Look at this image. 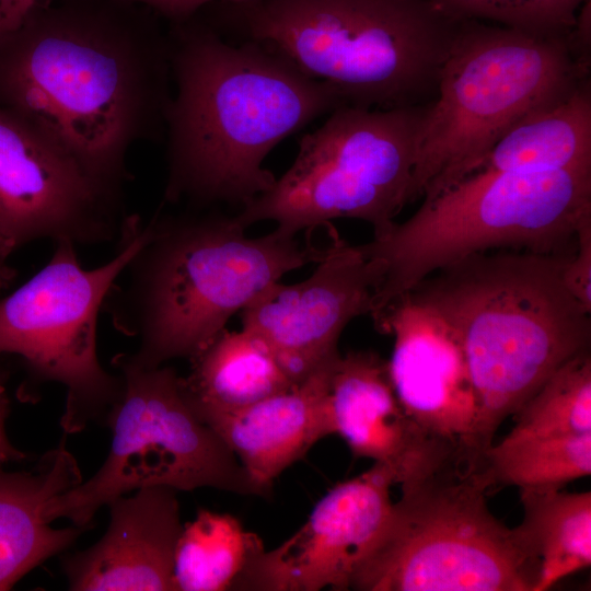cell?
<instances>
[{
  "instance_id": "1",
  "label": "cell",
  "mask_w": 591,
  "mask_h": 591,
  "mask_svg": "<svg viewBox=\"0 0 591 591\" xmlns=\"http://www.w3.org/2000/svg\"><path fill=\"white\" fill-rule=\"evenodd\" d=\"M169 33L81 0H37L0 38V105L120 199L132 144L165 134Z\"/></svg>"
},
{
  "instance_id": "2",
  "label": "cell",
  "mask_w": 591,
  "mask_h": 591,
  "mask_svg": "<svg viewBox=\"0 0 591 591\" xmlns=\"http://www.w3.org/2000/svg\"><path fill=\"white\" fill-rule=\"evenodd\" d=\"M169 32L164 198L242 208L276 182L263 166L285 138L347 105L270 45L186 20Z\"/></svg>"
},
{
  "instance_id": "3",
  "label": "cell",
  "mask_w": 591,
  "mask_h": 591,
  "mask_svg": "<svg viewBox=\"0 0 591 591\" xmlns=\"http://www.w3.org/2000/svg\"><path fill=\"white\" fill-rule=\"evenodd\" d=\"M150 233L114 285L105 304L116 328L139 339L138 368L192 359L267 287L294 269L318 263L328 243L305 242L275 229L248 237L235 217L155 218Z\"/></svg>"
},
{
  "instance_id": "4",
  "label": "cell",
  "mask_w": 591,
  "mask_h": 591,
  "mask_svg": "<svg viewBox=\"0 0 591 591\" xmlns=\"http://www.w3.org/2000/svg\"><path fill=\"white\" fill-rule=\"evenodd\" d=\"M568 254L478 253L407 292L436 311L461 343L478 399L484 452L508 416L560 366L589 349L591 313L563 280Z\"/></svg>"
},
{
  "instance_id": "5",
  "label": "cell",
  "mask_w": 591,
  "mask_h": 591,
  "mask_svg": "<svg viewBox=\"0 0 591 591\" xmlns=\"http://www.w3.org/2000/svg\"><path fill=\"white\" fill-rule=\"evenodd\" d=\"M235 40L266 43L347 105L433 102L460 20L429 0H256L223 4Z\"/></svg>"
},
{
  "instance_id": "6",
  "label": "cell",
  "mask_w": 591,
  "mask_h": 591,
  "mask_svg": "<svg viewBox=\"0 0 591 591\" xmlns=\"http://www.w3.org/2000/svg\"><path fill=\"white\" fill-rule=\"evenodd\" d=\"M589 69L570 36L461 20L419 135L407 204L474 173L511 126L567 96Z\"/></svg>"
},
{
  "instance_id": "7",
  "label": "cell",
  "mask_w": 591,
  "mask_h": 591,
  "mask_svg": "<svg viewBox=\"0 0 591 591\" xmlns=\"http://www.w3.org/2000/svg\"><path fill=\"white\" fill-rule=\"evenodd\" d=\"M591 213V171L486 172L422 200L403 223L357 245L384 265L373 321L434 271L493 248L568 254Z\"/></svg>"
},
{
  "instance_id": "8",
  "label": "cell",
  "mask_w": 591,
  "mask_h": 591,
  "mask_svg": "<svg viewBox=\"0 0 591 591\" xmlns=\"http://www.w3.org/2000/svg\"><path fill=\"white\" fill-rule=\"evenodd\" d=\"M354 576L359 591H534L537 573L489 510L483 467L457 462L409 477Z\"/></svg>"
},
{
  "instance_id": "9",
  "label": "cell",
  "mask_w": 591,
  "mask_h": 591,
  "mask_svg": "<svg viewBox=\"0 0 591 591\" xmlns=\"http://www.w3.org/2000/svg\"><path fill=\"white\" fill-rule=\"evenodd\" d=\"M431 103L376 109L343 105L299 140L292 165L235 217L245 229L271 220L297 235L336 218L384 233L407 205L419 135Z\"/></svg>"
},
{
  "instance_id": "10",
  "label": "cell",
  "mask_w": 591,
  "mask_h": 591,
  "mask_svg": "<svg viewBox=\"0 0 591 591\" xmlns=\"http://www.w3.org/2000/svg\"><path fill=\"white\" fill-rule=\"evenodd\" d=\"M115 363L121 390L106 415L113 432L107 459L90 479L48 501L45 514L50 522L66 518L85 529L102 506L151 486L268 497L198 417L175 370L138 368L119 355Z\"/></svg>"
},
{
  "instance_id": "11",
  "label": "cell",
  "mask_w": 591,
  "mask_h": 591,
  "mask_svg": "<svg viewBox=\"0 0 591 591\" xmlns=\"http://www.w3.org/2000/svg\"><path fill=\"white\" fill-rule=\"evenodd\" d=\"M149 233V222L125 217L117 253L96 268L82 267L71 241L54 242L49 262L0 301V354L20 356L37 380L66 387V433L107 415L120 393L121 378L99 361L97 316Z\"/></svg>"
},
{
  "instance_id": "12",
  "label": "cell",
  "mask_w": 591,
  "mask_h": 591,
  "mask_svg": "<svg viewBox=\"0 0 591 591\" xmlns=\"http://www.w3.org/2000/svg\"><path fill=\"white\" fill-rule=\"evenodd\" d=\"M118 205L68 153L0 105V236L13 251L38 239L108 241L121 224Z\"/></svg>"
},
{
  "instance_id": "13",
  "label": "cell",
  "mask_w": 591,
  "mask_h": 591,
  "mask_svg": "<svg viewBox=\"0 0 591 591\" xmlns=\"http://www.w3.org/2000/svg\"><path fill=\"white\" fill-rule=\"evenodd\" d=\"M384 265L337 234L305 280L274 282L242 312V327L263 338L278 363L299 383L338 352L346 325L372 314Z\"/></svg>"
},
{
  "instance_id": "14",
  "label": "cell",
  "mask_w": 591,
  "mask_h": 591,
  "mask_svg": "<svg viewBox=\"0 0 591 591\" xmlns=\"http://www.w3.org/2000/svg\"><path fill=\"white\" fill-rule=\"evenodd\" d=\"M375 325L394 336L389 371L408 417L459 461L482 466L478 399L451 326L408 293L393 301Z\"/></svg>"
},
{
  "instance_id": "15",
  "label": "cell",
  "mask_w": 591,
  "mask_h": 591,
  "mask_svg": "<svg viewBox=\"0 0 591 591\" xmlns=\"http://www.w3.org/2000/svg\"><path fill=\"white\" fill-rule=\"evenodd\" d=\"M393 484H397L393 470L375 462L361 475L337 484L298 531L251 564L235 590H349L389 520Z\"/></svg>"
},
{
  "instance_id": "16",
  "label": "cell",
  "mask_w": 591,
  "mask_h": 591,
  "mask_svg": "<svg viewBox=\"0 0 591 591\" xmlns=\"http://www.w3.org/2000/svg\"><path fill=\"white\" fill-rule=\"evenodd\" d=\"M326 406L332 434L340 436L355 457L390 466L397 484L459 461L408 417L387 361L373 351H349L333 360Z\"/></svg>"
},
{
  "instance_id": "17",
  "label": "cell",
  "mask_w": 591,
  "mask_h": 591,
  "mask_svg": "<svg viewBox=\"0 0 591 591\" xmlns=\"http://www.w3.org/2000/svg\"><path fill=\"white\" fill-rule=\"evenodd\" d=\"M176 491L151 486L112 500L104 536L65 561L69 589L174 591V553L183 529Z\"/></svg>"
},
{
  "instance_id": "18",
  "label": "cell",
  "mask_w": 591,
  "mask_h": 591,
  "mask_svg": "<svg viewBox=\"0 0 591 591\" xmlns=\"http://www.w3.org/2000/svg\"><path fill=\"white\" fill-rule=\"evenodd\" d=\"M338 355L288 390L245 407L222 410L188 399L251 478L270 494L276 477L332 434L326 387L331 364Z\"/></svg>"
},
{
  "instance_id": "19",
  "label": "cell",
  "mask_w": 591,
  "mask_h": 591,
  "mask_svg": "<svg viewBox=\"0 0 591 591\" xmlns=\"http://www.w3.org/2000/svg\"><path fill=\"white\" fill-rule=\"evenodd\" d=\"M82 482L73 455L60 444L36 474H0V590L10 589L44 560L68 548L84 528L54 529L48 501Z\"/></svg>"
},
{
  "instance_id": "20",
  "label": "cell",
  "mask_w": 591,
  "mask_h": 591,
  "mask_svg": "<svg viewBox=\"0 0 591 591\" xmlns=\"http://www.w3.org/2000/svg\"><path fill=\"white\" fill-rule=\"evenodd\" d=\"M478 171H591L590 77L564 99L511 126L475 172Z\"/></svg>"
},
{
  "instance_id": "21",
  "label": "cell",
  "mask_w": 591,
  "mask_h": 591,
  "mask_svg": "<svg viewBox=\"0 0 591 591\" xmlns=\"http://www.w3.org/2000/svg\"><path fill=\"white\" fill-rule=\"evenodd\" d=\"M190 360L183 383L190 402L204 407L236 409L296 384L266 341L243 327L224 328Z\"/></svg>"
},
{
  "instance_id": "22",
  "label": "cell",
  "mask_w": 591,
  "mask_h": 591,
  "mask_svg": "<svg viewBox=\"0 0 591 591\" xmlns=\"http://www.w3.org/2000/svg\"><path fill=\"white\" fill-rule=\"evenodd\" d=\"M521 523L514 540L546 591L591 565V491L520 490Z\"/></svg>"
},
{
  "instance_id": "23",
  "label": "cell",
  "mask_w": 591,
  "mask_h": 591,
  "mask_svg": "<svg viewBox=\"0 0 591 591\" xmlns=\"http://www.w3.org/2000/svg\"><path fill=\"white\" fill-rule=\"evenodd\" d=\"M265 551L260 537L235 517L201 509L183 525L173 565L174 591L235 590Z\"/></svg>"
},
{
  "instance_id": "24",
  "label": "cell",
  "mask_w": 591,
  "mask_h": 591,
  "mask_svg": "<svg viewBox=\"0 0 591 591\" xmlns=\"http://www.w3.org/2000/svg\"><path fill=\"white\" fill-rule=\"evenodd\" d=\"M484 475L490 489H561L591 474V433L567 437H510L484 453Z\"/></svg>"
},
{
  "instance_id": "25",
  "label": "cell",
  "mask_w": 591,
  "mask_h": 591,
  "mask_svg": "<svg viewBox=\"0 0 591 591\" xmlns=\"http://www.w3.org/2000/svg\"><path fill=\"white\" fill-rule=\"evenodd\" d=\"M510 437H567L591 433L589 349L560 366L513 415Z\"/></svg>"
},
{
  "instance_id": "26",
  "label": "cell",
  "mask_w": 591,
  "mask_h": 591,
  "mask_svg": "<svg viewBox=\"0 0 591 591\" xmlns=\"http://www.w3.org/2000/svg\"><path fill=\"white\" fill-rule=\"evenodd\" d=\"M456 20H478L540 36H570L589 0H429Z\"/></svg>"
},
{
  "instance_id": "27",
  "label": "cell",
  "mask_w": 591,
  "mask_h": 591,
  "mask_svg": "<svg viewBox=\"0 0 591 591\" xmlns=\"http://www.w3.org/2000/svg\"><path fill=\"white\" fill-rule=\"evenodd\" d=\"M563 280L591 313V213L583 217L577 228L576 246L563 264Z\"/></svg>"
},
{
  "instance_id": "28",
  "label": "cell",
  "mask_w": 591,
  "mask_h": 591,
  "mask_svg": "<svg viewBox=\"0 0 591 591\" xmlns=\"http://www.w3.org/2000/svg\"><path fill=\"white\" fill-rule=\"evenodd\" d=\"M142 4L173 23H179L193 18L202 8L212 4L241 5L256 0H125Z\"/></svg>"
},
{
  "instance_id": "29",
  "label": "cell",
  "mask_w": 591,
  "mask_h": 591,
  "mask_svg": "<svg viewBox=\"0 0 591 591\" xmlns=\"http://www.w3.org/2000/svg\"><path fill=\"white\" fill-rule=\"evenodd\" d=\"M37 0H0V13L7 33L19 25Z\"/></svg>"
},
{
  "instance_id": "30",
  "label": "cell",
  "mask_w": 591,
  "mask_h": 591,
  "mask_svg": "<svg viewBox=\"0 0 591 591\" xmlns=\"http://www.w3.org/2000/svg\"><path fill=\"white\" fill-rule=\"evenodd\" d=\"M8 397L4 387L0 384V462L21 460L25 455L15 450L9 442L4 432V420L8 413Z\"/></svg>"
},
{
  "instance_id": "31",
  "label": "cell",
  "mask_w": 591,
  "mask_h": 591,
  "mask_svg": "<svg viewBox=\"0 0 591 591\" xmlns=\"http://www.w3.org/2000/svg\"><path fill=\"white\" fill-rule=\"evenodd\" d=\"M13 252L11 246L0 236V290L9 287L15 279V269L8 263L9 256Z\"/></svg>"
},
{
  "instance_id": "32",
  "label": "cell",
  "mask_w": 591,
  "mask_h": 591,
  "mask_svg": "<svg viewBox=\"0 0 591 591\" xmlns=\"http://www.w3.org/2000/svg\"><path fill=\"white\" fill-rule=\"evenodd\" d=\"M7 34V30H5V26H4V23H3V20H2V16H1V13H0V38Z\"/></svg>"
}]
</instances>
